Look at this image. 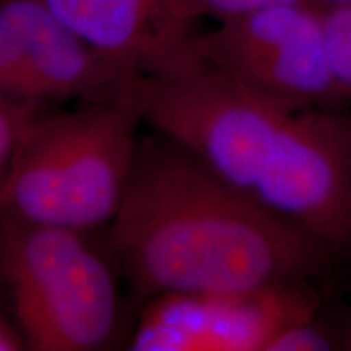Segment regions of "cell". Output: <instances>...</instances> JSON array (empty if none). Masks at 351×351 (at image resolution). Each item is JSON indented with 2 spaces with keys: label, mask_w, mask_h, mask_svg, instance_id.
Segmentation results:
<instances>
[{
  "label": "cell",
  "mask_w": 351,
  "mask_h": 351,
  "mask_svg": "<svg viewBox=\"0 0 351 351\" xmlns=\"http://www.w3.org/2000/svg\"><path fill=\"white\" fill-rule=\"evenodd\" d=\"M142 119L232 189L351 257L350 117L293 109L200 59L142 78Z\"/></svg>",
  "instance_id": "6da1fadb"
},
{
  "label": "cell",
  "mask_w": 351,
  "mask_h": 351,
  "mask_svg": "<svg viewBox=\"0 0 351 351\" xmlns=\"http://www.w3.org/2000/svg\"><path fill=\"white\" fill-rule=\"evenodd\" d=\"M111 245L147 300L315 282L340 258L160 134L138 145Z\"/></svg>",
  "instance_id": "7a4b0ae2"
},
{
  "label": "cell",
  "mask_w": 351,
  "mask_h": 351,
  "mask_svg": "<svg viewBox=\"0 0 351 351\" xmlns=\"http://www.w3.org/2000/svg\"><path fill=\"white\" fill-rule=\"evenodd\" d=\"M137 98L88 101L26 125L0 187L7 218L86 232L111 223L138 152Z\"/></svg>",
  "instance_id": "3957f363"
},
{
  "label": "cell",
  "mask_w": 351,
  "mask_h": 351,
  "mask_svg": "<svg viewBox=\"0 0 351 351\" xmlns=\"http://www.w3.org/2000/svg\"><path fill=\"white\" fill-rule=\"evenodd\" d=\"M85 232L7 218L2 270L21 337L38 351H91L111 341L117 289Z\"/></svg>",
  "instance_id": "277c9868"
},
{
  "label": "cell",
  "mask_w": 351,
  "mask_h": 351,
  "mask_svg": "<svg viewBox=\"0 0 351 351\" xmlns=\"http://www.w3.org/2000/svg\"><path fill=\"white\" fill-rule=\"evenodd\" d=\"M200 59L293 109L339 103L322 10L282 3L223 20L197 38Z\"/></svg>",
  "instance_id": "5b68a950"
},
{
  "label": "cell",
  "mask_w": 351,
  "mask_h": 351,
  "mask_svg": "<svg viewBox=\"0 0 351 351\" xmlns=\"http://www.w3.org/2000/svg\"><path fill=\"white\" fill-rule=\"evenodd\" d=\"M314 282L247 293H171L152 300L129 348L135 351H267L288 327L322 306Z\"/></svg>",
  "instance_id": "8992f818"
},
{
  "label": "cell",
  "mask_w": 351,
  "mask_h": 351,
  "mask_svg": "<svg viewBox=\"0 0 351 351\" xmlns=\"http://www.w3.org/2000/svg\"><path fill=\"white\" fill-rule=\"evenodd\" d=\"M91 49L147 78L199 57L197 0H44Z\"/></svg>",
  "instance_id": "52a82bcc"
},
{
  "label": "cell",
  "mask_w": 351,
  "mask_h": 351,
  "mask_svg": "<svg viewBox=\"0 0 351 351\" xmlns=\"http://www.w3.org/2000/svg\"><path fill=\"white\" fill-rule=\"evenodd\" d=\"M0 21L19 43L44 103L135 96L142 78L91 49L44 0H0Z\"/></svg>",
  "instance_id": "ba28073f"
},
{
  "label": "cell",
  "mask_w": 351,
  "mask_h": 351,
  "mask_svg": "<svg viewBox=\"0 0 351 351\" xmlns=\"http://www.w3.org/2000/svg\"><path fill=\"white\" fill-rule=\"evenodd\" d=\"M322 306L304 322L280 333L267 351L351 350V309L333 319L330 315L324 317Z\"/></svg>",
  "instance_id": "9c48e42d"
},
{
  "label": "cell",
  "mask_w": 351,
  "mask_h": 351,
  "mask_svg": "<svg viewBox=\"0 0 351 351\" xmlns=\"http://www.w3.org/2000/svg\"><path fill=\"white\" fill-rule=\"evenodd\" d=\"M0 99L39 108L44 104L19 43L0 21Z\"/></svg>",
  "instance_id": "30bf717a"
},
{
  "label": "cell",
  "mask_w": 351,
  "mask_h": 351,
  "mask_svg": "<svg viewBox=\"0 0 351 351\" xmlns=\"http://www.w3.org/2000/svg\"><path fill=\"white\" fill-rule=\"evenodd\" d=\"M324 32L337 98L351 99V5L322 10Z\"/></svg>",
  "instance_id": "8fae6325"
},
{
  "label": "cell",
  "mask_w": 351,
  "mask_h": 351,
  "mask_svg": "<svg viewBox=\"0 0 351 351\" xmlns=\"http://www.w3.org/2000/svg\"><path fill=\"white\" fill-rule=\"evenodd\" d=\"M38 109L36 106H26V104L0 99V187L5 178L12 153L26 125L38 114Z\"/></svg>",
  "instance_id": "7c38bea8"
},
{
  "label": "cell",
  "mask_w": 351,
  "mask_h": 351,
  "mask_svg": "<svg viewBox=\"0 0 351 351\" xmlns=\"http://www.w3.org/2000/svg\"><path fill=\"white\" fill-rule=\"evenodd\" d=\"M202 15H212L219 20L234 19L261 8L282 5V3L306 2V0H197Z\"/></svg>",
  "instance_id": "4fadbf2b"
},
{
  "label": "cell",
  "mask_w": 351,
  "mask_h": 351,
  "mask_svg": "<svg viewBox=\"0 0 351 351\" xmlns=\"http://www.w3.org/2000/svg\"><path fill=\"white\" fill-rule=\"evenodd\" d=\"M23 337H20L8 324L0 317V351H13L23 348Z\"/></svg>",
  "instance_id": "5bb4252c"
},
{
  "label": "cell",
  "mask_w": 351,
  "mask_h": 351,
  "mask_svg": "<svg viewBox=\"0 0 351 351\" xmlns=\"http://www.w3.org/2000/svg\"><path fill=\"white\" fill-rule=\"evenodd\" d=\"M311 5L320 8V10H328V8L351 5V0H306Z\"/></svg>",
  "instance_id": "9a60e30c"
},
{
  "label": "cell",
  "mask_w": 351,
  "mask_h": 351,
  "mask_svg": "<svg viewBox=\"0 0 351 351\" xmlns=\"http://www.w3.org/2000/svg\"><path fill=\"white\" fill-rule=\"evenodd\" d=\"M350 142H351V119H350Z\"/></svg>",
  "instance_id": "2e32d148"
}]
</instances>
